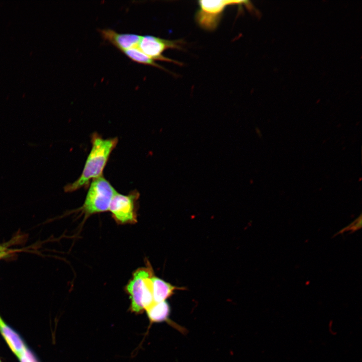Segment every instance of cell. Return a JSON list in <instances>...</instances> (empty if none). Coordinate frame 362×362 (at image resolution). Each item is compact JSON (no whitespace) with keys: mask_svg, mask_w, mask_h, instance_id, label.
Wrapping results in <instances>:
<instances>
[{"mask_svg":"<svg viewBox=\"0 0 362 362\" xmlns=\"http://www.w3.org/2000/svg\"><path fill=\"white\" fill-rule=\"evenodd\" d=\"M118 142L117 137L103 138L97 133L91 136L92 148L80 176L73 183L66 186V192H74L87 186L91 179L102 175L110 155Z\"/></svg>","mask_w":362,"mask_h":362,"instance_id":"6da1fadb","label":"cell"},{"mask_svg":"<svg viewBox=\"0 0 362 362\" xmlns=\"http://www.w3.org/2000/svg\"><path fill=\"white\" fill-rule=\"evenodd\" d=\"M152 272L149 268L136 270L125 287L131 299V310L137 314L146 310L155 302L153 299Z\"/></svg>","mask_w":362,"mask_h":362,"instance_id":"7a4b0ae2","label":"cell"},{"mask_svg":"<svg viewBox=\"0 0 362 362\" xmlns=\"http://www.w3.org/2000/svg\"><path fill=\"white\" fill-rule=\"evenodd\" d=\"M117 193L102 175L93 180L81 210L89 216L109 210L111 201Z\"/></svg>","mask_w":362,"mask_h":362,"instance_id":"3957f363","label":"cell"},{"mask_svg":"<svg viewBox=\"0 0 362 362\" xmlns=\"http://www.w3.org/2000/svg\"><path fill=\"white\" fill-rule=\"evenodd\" d=\"M244 1H198L199 8L196 13L195 19L202 28L213 31L217 28L225 10L229 6L240 5Z\"/></svg>","mask_w":362,"mask_h":362,"instance_id":"277c9868","label":"cell"},{"mask_svg":"<svg viewBox=\"0 0 362 362\" xmlns=\"http://www.w3.org/2000/svg\"><path fill=\"white\" fill-rule=\"evenodd\" d=\"M139 193L133 190L128 195L116 193L110 204L109 210L119 224H135L137 222V203Z\"/></svg>","mask_w":362,"mask_h":362,"instance_id":"5b68a950","label":"cell"},{"mask_svg":"<svg viewBox=\"0 0 362 362\" xmlns=\"http://www.w3.org/2000/svg\"><path fill=\"white\" fill-rule=\"evenodd\" d=\"M182 41L166 40L151 35L141 36L137 47L154 60H160L180 64V62L164 56L163 52L168 49H182Z\"/></svg>","mask_w":362,"mask_h":362,"instance_id":"8992f818","label":"cell"},{"mask_svg":"<svg viewBox=\"0 0 362 362\" xmlns=\"http://www.w3.org/2000/svg\"><path fill=\"white\" fill-rule=\"evenodd\" d=\"M103 39L122 52L138 46L141 36L134 34L119 33L111 29L99 30Z\"/></svg>","mask_w":362,"mask_h":362,"instance_id":"52a82bcc","label":"cell"},{"mask_svg":"<svg viewBox=\"0 0 362 362\" xmlns=\"http://www.w3.org/2000/svg\"><path fill=\"white\" fill-rule=\"evenodd\" d=\"M0 332L11 350L18 358L27 349L19 334L6 323L1 316Z\"/></svg>","mask_w":362,"mask_h":362,"instance_id":"ba28073f","label":"cell"},{"mask_svg":"<svg viewBox=\"0 0 362 362\" xmlns=\"http://www.w3.org/2000/svg\"><path fill=\"white\" fill-rule=\"evenodd\" d=\"M153 299L155 303L165 301L178 289L157 278L151 277Z\"/></svg>","mask_w":362,"mask_h":362,"instance_id":"9c48e42d","label":"cell"},{"mask_svg":"<svg viewBox=\"0 0 362 362\" xmlns=\"http://www.w3.org/2000/svg\"><path fill=\"white\" fill-rule=\"evenodd\" d=\"M145 311L150 321L157 323L168 320L170 308L168 303L164 301L154 303Z\"/></svg>","mask_w":362,"mask_h":362,"instance_id":"30bf717a","label":"cell"},{"mask_svg":"<svg viewBox=\"0 0 362 362\" xmlns=\"http://www.w3.org/2000/svg\"><path fill=\"white\" fill-rule=\"evenodd\" d=\"M123 53L130 59L137 63L152 66L164 70H166L164 67L156 63L154 60L143 53L137 47L125 50Z\"/></svg>","mask_w":362,"mask_h":362,"instance_id":"8fae6325","label":"cell"},{"mask_svg":"<svg viewBox=\"0 0 362 362\" xmlns=\"http://www.w3.org/2000/svg\"><path fill=\"white\" fill-rule=\"evenodd\" d=\"M361 227V215L356 218L354 221L351 222L349 225L340 230L338 233H343L346 231H350L351 233L360 229Z\"/></svg>","mask_w":362,"mask_h":362,"instance_id":"7c38bea8","label":"cell"},{"mask_svg":"<svg viewBox=\"0 0 362 362\" xmlns=\"http://www.w3.org/2000/svg\"><path fill=\"white\" fill-rule=\"evenodd\" d=\"M13 251L8 244L0 243V260L12 253Z\"/></svg>","mask_w":362,"mask_h":362,"instance_id":"4fadbf2b","label":"cell"},{"mask_svg":"<svg viewBox=\"0 0 362 362\" xmlns=\"http://www.w3.org/2000/svg\"><path fill=\"white\" fill-rule=\"evenodd\" d=\"M18 359L20 362H36L28 349L21 354Z\"/></svg>","mask_w":362,"mask_h":362,"instance_id":"5bb4252c","label":"cell"},{"mask_svg":"<svg viewBox=\"0 0 362 362\" xmlns=\"http://www.w3.org/2000/svg\"><path fill=\"white\" fill-rule=\"evenodd\" d=\"M0 362H2L1 360H0Z\"/></svg>","mask_w":362,"mask_h":362,"instance_id":"9a60e30c","label":"cell"}]
</instances>
